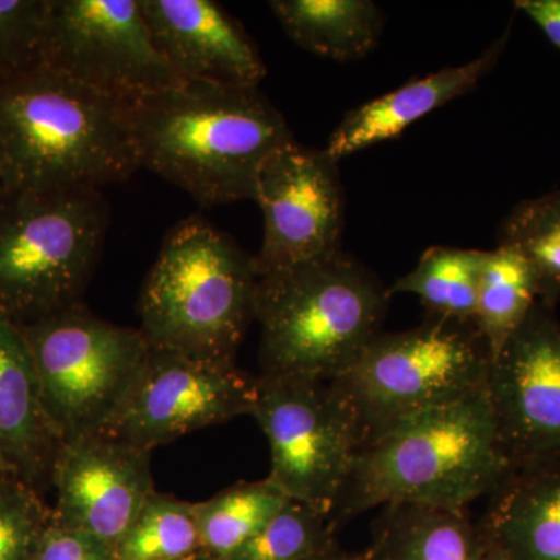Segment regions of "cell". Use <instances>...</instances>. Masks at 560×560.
<instances>
[{
	"label": "cell",
	"instance_id": "12",
	"mask_svg": "<svg viewBox=\"0 0 560 560\" xmlns=\"http://www.w3.org/2000/svg\"><path fill=\"white\" fill-rule=\"evenodd\" d=\"M338 162L296 140L265 162L254 197L264 213V241L254 256L259 275L341 249L346 201Z\"/></svg>",
	"mask_w": 560,
	"mask_h": 560
},
{
	"label": "cell",
	"instance_id": "11",
	"mask_svg": "<svg viewBox=\"0 0 560 560\" xmlns=\"http://www.w3.org/2000/svg\"><path fill=\"white\" fill-rule=\"evenodd\" d=\"M257 377L235 363L151 348L109 433L153 452L194 431L250 416Z\"/></svg>",
	"mask_w": 560,
	"mask_h": 560
},
{
	"label": "cell",
	"instance_id": "30",
	"mask_svg": "<svg viewBox=\"0 0 560 560\" xmlns=\"http://www.w3.org/2000/svg\"><path fill=\"white\" fill-rule=\"evenodd\" d=\"M514 9L526 14L552 46L560 49V0H517Z\"/></svg>",
	"mask_w": 560,
	"mask_h": 560
},
{
	"label": "cell",
	"instance_id": "1",
	"mask_svg": "<svg viewBox=\"0 0 560 560\" xmlns=\"http://www.w3.org/2000/svg\"><path fill=\"white\" fill-rule=\"evenodd\" d=\"M139 167L202 208L254 200L261 167L294 140L259 86L183 81L125 103Z\"/></svg>",
	"mask_w": 560,
	"mask_h": 560
},
{
	"label": "cell",
	"instance_id": "21",
	"mask_svg": "<svg viewBox=\"0 0 560 560\" xmlns=\"http://www.w3.org/2000/svg\"><path fill=\"white\" fill-rule=\"evenodd\" d=\"M486 250L431 246L418 265L394 280L389 294H415L429 318L475 324Z\"/></svg>",
	"mask_w": 560,
	"mask_h": 560
},
{
	"label": "cell",
	"instance_id": "4",
	"mask_svg": "<svg viewBox=\"0 0 560 560\" xmlns=\"http://www.w3.org/2000/svg\"><path fill=\"white\" fill-rule=\"evenodd\" d=\"M389 298L381 278L342 249L260 275V374L335 381L382 334Z\"/></svg>",
	"mask_w": 560,
	"mask_h": 560
},
{
	"label": "cell",
	"instance_id": "26",
	"mask_svg": "<svg viewBox=\"0 0 560 560\" xmlns=\"http://www.w3.org/2000/svg\"><path fill=\"white\" fill-rule=\"evenodd\" d=\"M337 529L327 512L290 500L226 560H307L337 547Z\"/></svg>",
	"mask_w": 560,
	"mask_h": 560
},
{
	"label": "cell",
	"instance_id": "3",
	"mask_svg": "<svg viewBox=\"0 0 560 560\" xmlns=\"http://www.w3.org/2000/svg\"><path fill=\"white\" fill-rule=\"evenodd\" d=\"M3 191L98 189L139 171L125 103L43 66L0 81Z\"/></svg>",
	"mask_w": 560,
	"mask_h": 560
},
{
	"label": "cell",
	"instance_id": "35",
	"mask_svg": "<svg viewBox=\"0 0 560 560\" xmlns=\"http://www.w3.org/2000/svg\"><path fill=\"white\" fill-rule=\"evenodd\" d=\"M3 191V165H2V156H0V194Z\"/></svg>",
	"mask_w": 560,
	"mask_h": 560
},
{
	"label": "cell",
	"instance_id": "5",
	"mask_svg": "<svg viewBox=\"0 0 560 560\" xmlns=\"http://www.w3.org/2000/svg\"><path fill=\"white\" fill-rule=\"evenodd\" d=\"M256 259L202 215L168 231L143 283L140 331L151 348L235 363L256 323Z\"/></svg>",
	"mask_w": 560,
	"mask_h": 560
},
{
	"label": "cell",
	"instance_id": "20",
	"mask_svg": "<svg viewBox=\"0 0 560 560\" xmlns=\"http://www.w3.org/2000/svg\"><path fill=\"white\" fill-rule=\"evenodd\" d=\"M270 9L298 46L341 62L370 55L385 27L371 0H272Z\"/></svg>",
	"mask_w": 560,
	"mask_h": 560
},
{
	"label": "cell",
	"instance_id": "29",
	"mask_svg": "<svg viewBox=\"0 0 560 560\" xmlns=\"http://www.w3.org/2000/svg\"><path fill=\"white\" fill-rule=\"evenodd\" d=\"M33 560H117V556L105 541L51 521Z\"/></svg>",
	"mask_w": 560,
	"mask_h": 560
},
{
	"label": "cell",
	"instance_id": "24",
	"mask_svg": "<svg viewBox=\"0 0 560 560\" xmlns=\"http://www.w3.org/2000/svg\"><path fill=\"white\" fill-rule=\"evenodd\" d=\"M499 245L525 257L536 279L537 301L556 311L560 304V190L514 206L501 223Z\"/></svg>",
	"mask_w": 560,
	"mask_h": 560
},
{
	"label": "cell",
	"instance_id": "17",
	"mask_svg": "<svg viewBox=\"0 0 560 560\" xmlns=\"http://www.w3.org/2000/svg\"><path fill=\"white\" fill-rule=\"evenodd\" d=\"M511 25L512 22L503 35L475 60L408 81L404 86L349 110L327 142L326 150L330 156L341 161L342 158L397 138L434 109L469 94L499 65L511 38Z\"/></svg>",
	"mask_w": 560,
	"mask_h": 560
},
{
	"label": "cell",
	"instance_id": "27",
	"mask_svg": "<svg viewBox=\"0 0 560 560\" xmlns=\"http://www.w3.org/2000/svg\"><path fill=\"white\" fill-rule=\"evenodd\" d=\"M51 522L39 492L13 474L0 475V560H33Z\"/></svg>",
	"mask_w": 560,
	"mask_h": 560
},
{
	"label": "cell",
	"instance_id": "33",
	"mask_svg": "<svg viewBox=\"0 0 560 560\" xmlns=\"http://www.w3.org/2000/svg\"><path fill=\"white\" fill-rule=\"evenodd\" d=\"M2 474H13V471H11L9 464H7L5 458H3L2 452H0V475Z\"/></svg>",
	"mask_w": 560,
	"mask_h": 560
},
{
	"label": "cell",
	"instance_id": "18",
	"mask_svg": "<svg viewBox=\"0 0 560 560\" xmlns=\"http://www.w3.org/2000/svg\"><path fill=\"white\" fill-rule=\"evenodd\" d=\"M478 525L512 560H560V456L512 469Z\"/></svg>",
	"mask_w": 560,
	"mask_h": 560
},
{
	"label": "cell",
	"instance_id": "31",
	"mask_svg": "<svg viewBox=\"0 0 560 560\" xmlns=\"http://www.w3.org/2000/svg\"><path fill=\"white\" fill-rule=\"evenodd\" d=\"M482 539H485V548H482L481 560H512L510 556L503 550H500L495 544L486 539L485 534H482Z\"/></svg>",
	"mask_w": 560,
	"mask_h": 560
},
{
	"label": "cell",
	"instance_id": "14",
	"mask_svg": "<svg viewBox=\"0 0 560 560\" xmlns=\"http://www.w3.org/2000/svg\"><path fill=\"white\" fill-rule=\"evenodd\" d=\"M51 488V521L81 530L116 550L154 492L151 452L113 434L62 442Z\"/></svg>",
	"mask_w": 560,
	"mask_h": 560
},
{
	"label": "cell",
	"instance_id": "10",
	"mask_svg": "<svg viewBox=\"0 0 560 560\" xmlns=\"http://www.w3.org/2000/svg\"><path fill=\"white\" fill-rule=\"evenodd\" d=\"M44 66L124 103L183 83L139 0H49Z\"/></svg>",
	"mask_w": 560,
	"mask_h": 560
},
{
	"label": "cell",
	"instance_id": "7",
	"mask_svg": "<svg viewBox=\"0 0 560 560\" xmlns=\"http://www.w3.org/2000/svg\"><path fill=\"white\" fill-rule=\"evenodd\" d=\"M492 352L475 324L429 318L382 331L334 385L349 401L363 444L401 420L488 388Z\"/></svg>",
	"mask_w": 560,
	"mask_h": 560
},
{
	"label": "cell",
	"instance_id": "16",
	"mask_svg": "<svg viewBox=\"0 0 560 560\" xmlns=\"http://www.w3.org/2000/svg\"><path fill=\"white\" fill-rule=\"evenodd\" d=\"M61 445L44 408L27 338L0 311V452L11 471L39 492L51 486Z\"/></svg>",
	"mask_w": 560,
	"mask_h": 560
},
{
	"label": "cell",
	"instance_id": "28",
	"mask_svg": "<svg viewBox=\"0 0 560 560\" xmlns=\"http://www.w3.org/2000/svg\"><path fill=\"white\" fill-rule=\"evenodd\" d=\"M49 0H0V81L44 66Z\"/></svg>",
	"mask_w": 560,
	"mask_h": 560
},
{
	"label": "cell",
	"instance_id": "15",
	"mask_svg": "<svg viewBox=\"0 0 560 560\" xmlns=\"http://www.w3.org/2000/svg\"><path fill=\"white\" fill-rule=\"evenodd\" d=\"M151 38L184 81L259 86L267 75L241 22L213 0H139Z\"/></svg>",
	"mask_w": 560,
	"mask_h": 560
},
{
	"label": "cell",
	"instance_id": "32",
	"mask_svg": "<svg viewBox=\"0 0 560 560\" xmlns=\"http://www.w3.org/2000/svg\"><path fill=\"white\" fill-rule=\"evenodd\" d=\"M307 560H360L359 556H350L348 552L342 551L340 547L330 548V550L320 552V555L315 556V558H311Z\"/></svg>",
	"mask_w": 560,
	"mask_h": 560
},
{
	"label": "cell",
	"instance_id": "19",
	"mask_svg": "<svg viewBox=\"0 0 560 560\" xmlns=\"http://www.w3.org/2000/svg\"><path fill=\"white\" fill-rule=\"evenodd\" d=\"M485 539L467 510L389 504L360 560H481Z\"/></svg>",
	"mask_w": 560,
	"mask_h": 560
},
{
	"label": "cell",
	"instance_id": "2",
	"mask_svg": "<svg viewBox=\"0 0 560 560\" xmlns=\"http://www.w3.org/2000/svg\"><path fill=\"white\" fill-rule=\"evenodd\" d=\"M511 470L486 388L361 445L331 518L338 528L374 508L404 503L467 510Z\"/></svg>",
	"mask_w": 560,
	"mask_h": 560
},
{
	"label": "cell",
	"instance_id": "34",
	"mask_svg": "<svg viewBox=\"0 0 560 560\" xmlns=\"http://www.w3.org/2000/svg\"><path fill=\"white\" fill-rule=\"evenodd\" d=\"M184 560H217V559L210 558V556L205 555V552H200V555L194 556V558L184 559Z\"/></svg>",
	"mask_w": 560,
	"mask_h": 560
},
{
	"label": "cell",
	"instance_id": "6",
	"mask_svg": "<svg viewBox=\"0 0 560 560\" xmlns=\"http://www.w3.org/2000/svg\"><path fill=\"white\" fill-rule=\"evenodd\" d=\"M109 212L98 189L0 194V311L33 323L81 304Z\"/></svg>",
	"mask_w": 560,
	"mask_h": 560
},
{
	"label": "cell",
	"instance_id": "22",
	"mask_svg": "<svg viewBox=\"0 0 560 560\" xmlns=\"http://www.w3.org/2000/svg\"><path fill=\"white\" fill-rule=\"evenodd\" d=\"M536 302V279L525 257L511 246L486 250L474 323L492 359L521 329Z\"/></svg>",
	"mask_w": 560,
	"mask_h": 560
},
{
	"label": "cell",
	"instance_id": "8",
	"mask_svg": "<svg viewBox=\"0 0 560 560\" xmlns=\"http://www.w3.org/2000/svg\"><path fill=\"white\" fill-rule=\"evenodd\" d=\"M20 326L60 441L108 434L149 359L142 331L98 318L83 302Z\"/></svg>",
	"mask_w": 560,
	"mask_h": 560
},
{
	"label": "cell",
	"instance_id": "9",
	"mask_svg": "<svg viewBox=\"0 0 560 560\" xmlns=\"http://www.w3.org/2000/svg\"><path fill=\"white\" fill-rule=\"evenodd\" d=\"M257 420L271 452L268 480L331 515L363 445L355 412L331 381L257 375Z\"/></svg>",
	"mask_w": 560,
	"mask_h": 560
},
{
	"label": "cell",
	"instance_id": "23",
	"mask_svg": "<svg viewBox=\"0 0 560 560\" xmlns=\"http://www.w3.org/2000/svg\"><path fill=\"white\" fill-rule=\"evenodd\" d=\"M290 500L275 482L265 478L238 482L212 499L195 503L202 552L217 560H226Z\"/></svg>",
	"mask_w": 560,
	"mask_h": 560
},
{
	"label": "cell",
	"instance_id": "25",
	"mask_svg": "<svg viewBox=\"0 0 560 560\" xmlns=\"http://www.w3.org/2000/svg\"><path fill=\"white\" fill-rule=\"evenodd\" d=\"M202 552L195 503L154 490L116 547L117 560H184Z\"/></svg>",
	"mask_w": 560,
	"mask_h": 560
},
{
	"label": "cell",
	"instance_id": "13",
	"mask_svg": "<svg viewBox=\"0 0 560 560\" xmlns=\"http://www.w3.org/2000/svg\"><path fill=\"white\" fill-rule=\"evenodd\" d=\"M488 393L512 469L560 456V320L537 301L492 359Z\"/></svg>",
	"mask_w": 560,
	"mask_h": 560
}]
</instances>
